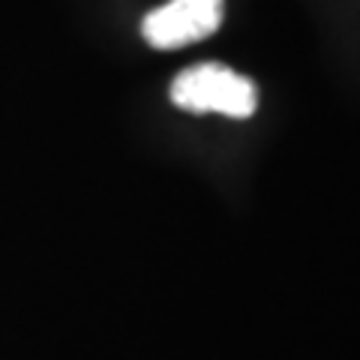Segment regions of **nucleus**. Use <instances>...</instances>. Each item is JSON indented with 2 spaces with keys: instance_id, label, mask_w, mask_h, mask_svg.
<instances>
[{
  "instance_id": "obj_1",
  "label": "nucleus",
  "mask_w": 360,
  "mask_h": 360,
  "mask_svg": "<svg viewBox=\"0 0 360 360\" xmlns=\"http://www.w3.org/2000/svg\"><path fill=\"white\" fill-rule=\"evenodd\" d=\"M172 103L193 115H222L246 120L258 108V90L246 75L225 63H198L172 82Z\"/></svg>"
},
{
  "instance_id": "obj_2",
  "label": "nucleus",
  "mask_w": 360,
  "mask_h": 360,
  "mask_svg": "<svg viewBox=\"0 0 360 360\" xmlns=\"http://www.w3.org/2000/svg\"><path fill=\"white\" fill-rule=\"evenodd\" d=\"M225 0H168L141 21V37L160 51L186 49L213 37L222 25Z\"/></svg>"
}]
</instances>
